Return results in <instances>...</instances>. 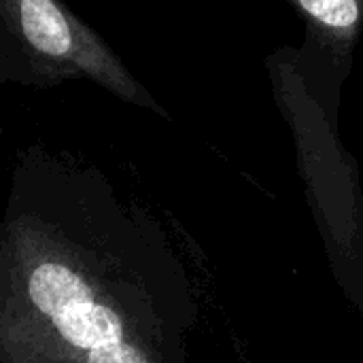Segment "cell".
Segmentation results:
<instances>
[{
    "instance_id": "cell-4",
    "label": "cell",
    "mask_w": 363,
    "mask_h": 363,
    "mask_svg": "<svg viewBox=\"0 0 363 363\" xmlns=\"http://www.w3.org/2000/svg\"><path fill=\"white\" fill-rule=\"evenodd\" d=\"M306 23V38L338 60L353 62L363 34V0H287Z\"/></svg>"
},
{
    "instance_id": "cell-1",
    "label": "cell",
    "mask_w": 363,
    "mask_h": 363,
    "mask_svg": "<svg viewBox=\"0 0 363 363\" xmlns=\"http://www.w3.org/2000/svg\"><path fill=\"white\" fill-rule=\"evenodd\" d=\"M198 300L147 206L98 166L17 153L0 223V363H189Z\"/></svg>"
},
{
    "instance_id": "cell-5",
    "label": "cell",
    "mask_w": 363,
    "mask_h": 363,
    "mask_svg": "<svg viewBox=\"0 0 363 363\" xmlns=\"http://www.w3.org/2000/svg\"><path fill=\"white\" fill-rule=\"evenodd\" d=\"M245 363H249V362H247V359H245Z\"/></svg>"
},
{
    "instance_id": "cell-2",
    "label": "cell",
    "mask_w": 363,
    "mask_h": 363,
    "mask_svg": "<svg viewBox=\"0 0 363 363\" xmlns=\"http://www.w3.org/2000/svg\"><path fill=\"white\" fill-rule=\"evenodd\" d=\"M353 62L304 40L266 57L270 91L291 132L298 170L330 270L363 313V189L359 164L340 134V91Z\"/></svg>"
},
{
    "instance_id": "cell-3",
    "label": "cell",
    "mask_w": 363,
    "mask_h": 363,
    "mask_svg": "<svg viewBox=\"0 0 363 363\" xmlns=\"http://www.w3.org/2000/svg\"><path fill=\"white\" fill-rule=\"evenodd\" d=\"M87 79L119 100L170 119L108 43L64 0H0V83L57 87Z\"/></svg>"
}]
</instances>
